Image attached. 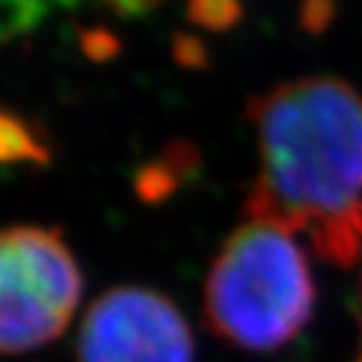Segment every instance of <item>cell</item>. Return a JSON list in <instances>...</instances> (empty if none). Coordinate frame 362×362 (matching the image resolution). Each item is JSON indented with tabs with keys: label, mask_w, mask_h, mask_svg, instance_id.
I'll use <instances>...</instances> for the list:
<instances>
[{
	"label": "cell",
	"mask_w": 362,
	"mask_h": 362,
	"mask_svg": "<svg viewBox=\"0 0 362 362\" xmlns=\"http://www.w3.org/2000/svg\"><path fill=\"white\" fill-rule=\"evenodd\" d=\"M259 174L244 216L307 234L322 262L362 259V96L347 81L307 76L249 103Z\"/></svg>",
	"instance_id": "obj_1"
},
{
	"label": "cell",
	"mask_w": 362,
	"mask_h": 362,
	"mask_svg": "<svg viewBox=\"0 0 362 362\" xmlns=\"http://www.w3.org/2000/svg\"><path fill=\"white\" fill-rule=\"evenodd\" d=\"M315 282L294 234L247 219L224 242L204 284V320L229 345L269 352L305 329Z\"/></svg>",
	"instance_id": "obj_2"
},
{
	"label": "cell",
	"mask_w": 362,
	"mask_h": 362,
	"mask_svg": "<svg viewBox=\"0 0 362 362\" xmlns=\"http://www.w3.org/2000/svg\"><path fill=\"white\" fill-rule=\"evenodd\" d=\"M83 279L61 229L11 226L0 237V347L38 350L66 332Z\"/></svg>",
	"instance_id": "obj_3"
},
{
	"label": "cell",
	"mask_w": 362,
	"mask_h": 362,
	"mask_svg": "<svg viewBox=\"0 0 362 362\" xmlns=\"http://www.w3.org/2000/svg\"><path fill=\"white\" fill-rule=\"evenodd\" d=\"M76 362H194V337L166 294L113 287L86 312Z\"/></svg>",
	"instance_id": "obj_4"
},
{
	"label": "cell",
	"mask_w": 362,
	"mask_h": 362,
	"mask_svg": "<svg viewBox=\"0 0 362 362\" xmlns=\"http://www.w3.org/2000/svg\"><path fill=\"white\" fill-rule=\"evenodd\" d=\"M71 3H78V0H6V33H23L33 28L51 8L71 6ZM96 3L116 13H141L156 6L158 0H96Z\"/></svg>",
	"instance_id": "obj_5"
},
{
	"label": "cell",
	"mask_w": 362,
	"mask_h": 362,
	"mask_svg": "<svg viewBox=\"0 0 362 362\" xmlns=\"http://www.w3.org/2000/svg\"><path fill=\"white\" fill-rule=\"evenodd\" d=\"M0 153H3V161H35V164L48 161V151L43 148V144L11 116L3 119V148H0Z\"/></svg>",
	"instance_id": "obj_6"
},
{
	"label": "cell",
	"mask_w": 362,
	"mask_h": 362,
	"mask_svg": "<svg viewBox=\"0 0 362 362\" xmlns=\"http://www.w3.org/2000/svg\"><path fill=\"white\" fill-rule=\"evenodd\" d=\"M136 192H139V197H141L144 202H151V204L161 202V199H166L174 192V176L156 169V166L144 169L141 174H139V181H136Z\"/></svg>",
	"instance_id": "obj_7"
},
{
	"label": "cell",
	"mask_w": 362,
	"mask_h": 362,
	"mask_svg": "<svg viewBox=\"0 0 362 362\" xmlns=\"http://www.w3.org/2000/svg\"><path fill=\"white\" fill-rule=\"evenodd\" d=\"M360 305H362V279H360Z\"/></svg>",
	"instance_id": "obj_8"
},
{
	"label": "cell",
	"mask_w": 362,
	"mask_h": 362,
	"mask_svg": "<svg viewBox=\"0 0 362 362\" xmlns=\"http://www.w3.org/2000/svg\"><path fill=\"white\" fill-rule=\"evenodd\" d=\"M357 362H362V357H360V360H357Z\"/></svg>",
	"instance_id": "obj_9"
}]
</instances>
